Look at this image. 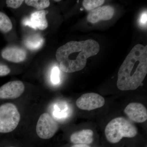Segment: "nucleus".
<instances>
[{
	"instance_id": "20",
	"label": "nucleus",
	"mask_w": 147,
	"mask_h": 147,
	"mask_svg": "<svg viewBox=\"0 0 147 147\" xmlns=\"http://www.w3.org/2000/svg\"><path fill=\"white\" fill-rule=\"evenodd\" d=\"M10 69L7 66L0 64V76H5L10 73Z\"/></svg>"
},
{
	"instance_id": "15",
	"label": "nucleus",
	"mask_w": 147,
	"mask_h": 147,
	"mask_svg": "<svg viewBox=\"0 0 147 147\" xmlns=\"http://www.w3.org/2000/svg\"><path fill=\"white\" fill-rule=\"evenodd\" d=\"M61 106L60 104L55 105L53 114L55 117L59 119L66 118L69 114L68 108L66 104L62 103Z\"/></svg>"
},
{
	"instance_id": "22",
	"label": "nucleus",
	"mask_w": 147,
	"mask_h": 147,
	"mask_svg": "<svg viewBox=\"0 0 147 147\" xmlns=\"http://www.w3.org/2000/svg\"><path fill=\"white\" fill-rule=\"evenodd\" d=\"M71 147H90L88 145L86 144H76L74 145Z\"/></svg>"
},
{
	"instance_id": "23",
	"label": "nucleus",
	"mask_w": 147,
	"mask_h": 147,
	"mask_svg": "<svg viewBox=\"0 0 147 147\" xmlns=\"http://www.w3.org/2000/svg\"></svg>"
},
{
	"instance_id": "19",
	"label": "nucleus",
	"mask_w": 147,
	"mask_h": 147,
	"mask_svg": "<svg viewBox=\"0 0 147 147\" xmlns=\"http://www.w3.org/2000/svg\"><path fill=\"white\" fill-rule=\"evenodd\" d=\"M23 0H7L6 1L7 6L12 8H18L24 2Z\"/></svg>"
},
{
	"instance_id": "9",
	"label": "nucleus",
	"mask_w": 147,
	"mask_h": 147,
	"mask_svg": "<svg viewBox=\"0 0 147 147\" xmlns=\"http://www.w3.org/2000/svg\"><path fill=\"white\" fill-rule=\"evenodd\" d=\"M129 118L137 123H143L147 119V110L143 104L137 102L129 104L124 110Z\"/></svg>"
},
{
	"instance_id": "21",
	"label": "nucleus",
	"mask_w": 147,
	"mask_h": 147,
	"mask_svg": "<svg viewBox=\"0 0 147 147\" xmlns=\"http://www.w3.org/2000/svg\"><path fill=\"white\" fill-rule=\"evenodd\" d=\"M147 11H144L140 17L139 19V23L142 27L147 28Z\"/></svg>"
},
{
	"instance_id": "1",
	"label": "nucleus",
	"mask_w": 147,
	"mask_h": 147,
	"mask_svg": "<svg viewBox=\"0 0 147 147\" xmlns=\"http://www.w3.org/2000/svg\"><path fill=\"white\" fill-rule=\"evenodd\" d=\"M147 73V46L137 44L131 49L119 69L117 86L132 90L142 86Z\"/></svg>"
},
{
	"instance_id": "7",
	"label": "nucleus",
	"mask_w": 147,
	"mask_h": 147,
	"mask_svg": "<svg viewBox=\"0 0 147 147\" xmlns=\"http://www.w3.org/2000/svg\"><path fill=\"white\" fill-rule=\"evenodd\" d=\"M25 86L19 81H11L0 87V98L15 99L20 97L24 91Z\"/></svg>"
},
{
	"instance_id": "16",
	"label": "nucleus",
	"mask_w": 147,
	"mask_h": 147,
	"mask_svg": "<svg viewBox=\"0 0 147 147\" xmlns=\"http://www.w3.org/2000/svg\"><path fill=\"white\" fill-rule=\"evenodd\" d=\"M25 3L27 5L33 7L38 11L42 10L50 5V1L48 0H26Z\"/></svg>"
},
{
	"instance_id": "3",
	"label": "nucleus",
	"mask_w": 147,
	"mask_h": 147,
	"mask_svg": "<svg viewBox=\"0 0 147 147\" xmlns=\"http://www.w3.org/2000/svg\"><path fill=\"white\" fill-rule=\"evenodd\" d=\"M107 140L110 143H118L123 137L132 138L137 134V129L134 125L123 117L113 119L105 128Z\"/></svg>"
},
{
	"instance_id": "6",
	"label": "nucleus",
	"mask_w": 147,
	"mask_h": 147,
	"mask_svg": "<svg viewBox=\"0 0 147 147\" xmlns=\"http://www.w3.org/2000/svg\"><path fill=\"white\" fill-rule=\"evenodd\" d=\"M104 98L95 93L84 94L76 101L77 107L82 110H90L101 108L105 104Z\"/></svg>"
},
{
	"instance_id": "8",
	"label": "nucleus",
	"mask_w": 147,
	"mask_h": 147,
	"mask_svg": "<svg viewBox=\"0 0 147 147\" xmlns=\"http://www.w3.org/2000/svg\"><path fill=\"white\" fill-rule=\"evenodd\" d=\"M48 12V11L44 10L35 11L29 18H25L23 20V24L34 30H45L48 26L46 16Z\"/></svg>"
},
{
	"instance_id": "14",
	"label": "nucleus",
	"mask_w": 147,
	"mask_h": 147,
	"mask_svg": "<svg viewBox=\"0 0 147 147\" xmlns=\"http://www.w3.org/2000/svg\"><path fill=\"white\" fill-rule=\"evenodd\" d=\"M12 28V24L10 18L5 13L0 12V30L7 33Z\"/></svg>"
},
{
	"instance_id": "2",
	"label": "nucleus",
	"mask_w": 147,
	"mask_h": 147,
	"mask_svg": "<svg viewBox=\"0 0 147 147\" xmlns=\"http://www.w3.org/2000/svg\"><path fill=\"white\" fill-rule=\"evenodd\" d=\"M99 50V44L94 40L69 41L58 48L56 59L62 71L72 73L83 69L87 59L97 55Z\"/></svg>"
},
{
	"instance_id": "12",
	"label": "nucleus",
	"mask_w": 147,
	"mask_h": 147,
	"mask_svg": "<svg viewBox=\"0 0 147 147\" xmlns=\"http://www.w3.org/2000/svg\"><path fill=\"white\" fill-rule=\"evenodd\" d=\"M93 131L91 129H83L71 134L70 140L76 144H89L93 141Z\"/></svg>"
},
{
	"instance_id": "10",
	"label": "nucleus",
	"mask_w": 147,
	"mask_h": 147,
	"mask_svg": "<svg viewBox=\"0 0 147 147\" xmlns=\"http://www.w3.org/2000/svg\"><path fill=\"white\" fill-rule=\"evenodd\" d=\"M115 12L114 8L109 5L97 7L92 10L88 15L87 20L92 24L100 21H107L113 18Z\"/></svg>"
},
{
	"instance_id": "17",
	"label": "nucleus",
	"mask_w": 147,
	"mask_h": 147,
	"mask_svg": "<svg viewBox=\"0 0 147 147\" xmlns=\"http://www.w3.org/2000/svg\"><path fill=\"white\" fill-rule=\"evenodd\" d=\"M104 1L102 0H85L83 1V5L87 10H91L102 5Z\"/></svg>"
},
{
	"instance_id": "4",
	"label": "nucleus",
	"mask_w": 147,
	"mask_h": 147,
	"mask_svg": "<svg viewBox=\"0 0 147 147\" xmlns=\"http://www.w3.org/2000/svg\"><path fill=\"white\" fill-rule=\"evenodd\" d=\"M20 114L16 105L6 103L0 106V133L14 130L20 120Z\"/></svg>"
},
{
	"instance_id": "5",
	"label": "nucleus",
	"mask_w": 147,
	"mask_h": 147,
	"mask_svg": "<svg viewBox=\"0 0 147 147\" xmlns=\"http://www.w3.org/2000/svg\"><path fill=\"white\" fill-rule=\"evenodd\" d=\"M58 128L57 123L50 115L43 113L40 117L37 123V134L41 139H50L57 131Z\"/></svg>"
},
{
	"instance_id": "11",
	"label": "nucleus",
	"mask_w": 147,
	"mask_h": 147,
	"mask_svg": "<svg viewBox=\"0 0 147 147\" xmlns=\"http://www.w3.org/2000/svg\"><path fill=\"white\" fill-rule=\"evenodd\" d=\"M1 56L7 60L17 63L26 59L27 53L25 50L20 47H7L3 50Z\"/></svg>"
},
{
	"instance_id": "13",
	"label": "nucleus",
	"mask_w": 147,
	"mask_h": 147,
	"mask_svg": "<svg viewBox=\"0 0 147 147\" xmlns=\"http://www.w3.org/2000/svg\"><path fill=\"white\" fill-rule=\"evenodd\" d=\"M44 42L43 38L40 35L36 34L27 37L24 40V43L28 49L36 50L41 48Z\"/></svg>"
},
{
	"instance_id": "18",
	"label": "nucleus",
	"mask_w": 147,
	"mask_h": 147,
	"mask_svg": "<svg viewBox=\"0 0 147 147\" xmlns=\"http://www.w3.org/2000/svg\"><path fill=\"white\" fill-rule=\"evenodd\" d=\"M51 82L55 85L58 84L60 82V70L58 67H55L52 69L51 74Z\"/></svg>"
}]
</instances>
